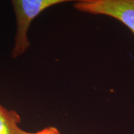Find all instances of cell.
I'll return each instance as SVG.
<instances>
[{"mask_svg":"<svg viewBox=\"0 0 134 134\" xmlns=\"http://www.w3.org/2000/svg\"><path fill=\"white\" fill-rule=\"evenodd\" d=\"M73 7L82 13L113 18L134 35V0H80L73 3Z\"/></svg>","mask_w":134,"mask_h":134,"instance_id":"2","label":"cell"},{"mask_svg":"<svg viewBox=\"0 0 134 134\" xmlns=\"http://www.w3.org/2000/svg\"><path fill=\"white\" fill-rule=\"evenodd\" d=\"M21 116L16 110H8L0 104V134H25L18 126Z\"/></svg>","mask_w":134,"mask_h":134,"instance_id":"3","label":"cell"},{"mask_svg":"<svg viewBox=\"0 0 134 134\" xmlns=\"http://www.w3.org/2000/svg\"><path fill=\"white\" fill-rule=\"evenodd\" d=\"M66 0H13L11 1L16 18V33L11 57L16 58L30 47L28 31L33 20L50 7L68 2Z\"/></svg>","mask_w":134,"mask_h":134,"instance_id":"1","label":"cell"},{"mask_svg":"<svg viewBox=\"0 0 134 134\" xmlns=\"http://www.w3.org/2000/svg\"><path fill=\"white\" fill-rule=\"evenodd\" d=\"M25 134H60V132L56 127H48L40 131L31 133L26 131Z\"/></svg>","mask_w":134,"mask_h":134,"instance_id":"4","label":"cell"}]
</instances>
